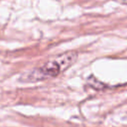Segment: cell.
I'll list each match as a JSON object with an SVG mask.
<instances>
[{"label":"cell","instance_id":"obj_2","mask_svg":"<svg viewBox=\"0 0 127 127\" xmlns=\"http://www.w3.org/2000/svg\"><path fill=\"white\" fill-rule=\"evenodd\" d=\"M117 1H119L121 3H124V4H127V0H117Z\"/></svg>","mask_w":127,"mask_h":127},{"label":"cell","instance_id":"obj_1","mask_svg":"<svg viewBox=\"0 0 127 127\" xmlns=\"http://www.w3.org/2000/svg\"><path fill=\"white\" fill-rule=\"evenodd\" d=\"M77 57L78 54L76 52H66L52 60H49L26 73L24 75V81L34 82L56 77L71 66L76 62Z\"/></svg>","mask_w":127,"mask_h":127}]
</instances>
